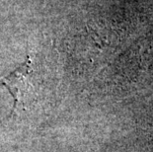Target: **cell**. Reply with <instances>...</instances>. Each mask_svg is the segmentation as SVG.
Listing matches in <instances>:
<instances>
[{
  "instance_id": "6da1fadb",
  "label": "cell",
  "mask_w": 153,
  "mask_h": 152,
  "mask_svg": "<svg viewBox=\"0 0 153 152\" xmlns=\"http://www.w3.org/2000/svg\"><path fill=\"white\" fill-rule=\"evenodd\" d=\"M34 70L32 65V59L30 54L26 57L24 63L14 69L2 78V85L6 87L13 98V109L14 113L19 103L24 102L25 98L30 95L34 89Z\"/></svg>"
}]
</instances>
